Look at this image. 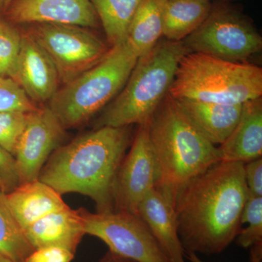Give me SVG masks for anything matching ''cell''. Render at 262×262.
<instances>
[{
	"label": "cell",
	"instance_id": "cell-1",
	"mask_svg": "<svg viewBox=\"0 0 262 262\" xmlns=\"http://www.w3.org/2000/svg\"><path fill=\"white\" fill-rule=\"evenodd\" d=\"M244 164L219 162L179 189L174 208L185 251L218 254L235 241L248 194Z\"/></svg>",
	"mask_w": 262,
	"mask_h": 262
},
{
	"label": "cell",
	"instance_id": "cell-2",
	"mask_svg": "<svg viewBox=\"0 0 262 262\" xmlns=\"http://www.w3.org/2000/svg\"><path fill=\"white\" fill-rule=\"evenodd\" d=\"M131 142L130 126L95 128L55 150L38 179L61 195L89 196L99 213L115 211L114 181Z\"/></svg>",
	"mask_w": 262,
	"mask_h": 262
},
{
	"label": "cell",
	"instance_id": "cell-3",
	"mask_svg": "<svg viewBox=\"0 0 262 262\" xmlns=\"http://www.w3.org/2000/svg\"><path fill=\"white\" fill-rule=\"evenodd\" d=\"M148 135L159 169V189L174 206L179 189L220 162L218 146L194 126L168 94L147 122Z\"/></svg>",
	"mask_w": 262,
	"mask_h": 262
},
{
	"label": "cell",
	"instance_id": "cell-4",
	"mask_svg": "<svg viewBox=\"0 0 262 262\" xmlns=\"http://www.w3.org/2000/svg\"><path fill=\"white\" fill-rule=\"evenodd\" d=\"M188 53L182 42L166 40L139 57L126 83L94 122V129L149 121L168 94L179 62Z\"/></svg>",
	"mask_w": 262,
	"mask_h": 262
},
{
	"label": "cell",
	"instance_id": "cell-5",
	"mask_svg": "<svg viewBox=\"0 0 262 262\" xmlns=\"http://www.w3.org/2000/svg\"><path fill=\"white\" fill-rule=\"evenodd\" d=\"M138 59L127 39L112 46L97 64L58 89L48 107L65 130L81 126L116 97Z\"/></svg>",
	"mask_w": 262,
	"mask_h": 262
},
{
	"label": "cell",
	"instance_id": "cell-6",
	"mask_svg": "<svg viewBox=\"0 0 262 262\" xmlns=\"http://www.w3.org/2000/svg\"><path fill=\"white\" fill-rule=\"evenodd\" d=\"M168 94L175 99L243 105L261 98L262 70L251 63L188 53L179 62Z\"/></svg>",
	"mask_w": 262,
	"mask_h": 262
},
{
	"label": "cell",
	"instance_id": "cell-7",
	"mask_svg": "<svg viewBox=\"0 0 262 262\" xmlns=\"http://www.w3.org/2000/svg\"><path fill=\"white\" fill-rule=\"evenodd\" d=\"M189 53L234 63H246L262 48V38L251 22L237 10L218 7L196 31L182 41Z\"/></svg>",
	"mask_w": 262,
	"mask_h": 262
},
{
	"label": "cell",
	"instance_id": "cell-8",
	"mask_svg": "<svg viewBox=\"0 0 262 262\" xmlns=\"http://www.w3.org/2000/svg\"><path fill=\"white\" fill-rule=\"evenodd\" d=\"M27 33L49 57L63 84L97 64L110 49L88 28L77 26L35 24Z\"/></svg>",
	"mask_w": 262,
	"mask_h": 262
},
{
	"label": "cell",
	"instance_id": "cell-9",
	"mask_svg": "<svg viewBox=\"0 0 262 262\" xmlns=\"http://www.w3.org/2000/svg\"><path fill=\"white\" fill-rule=\"evenodd\" d=\"M80 211L85 234L101 239L111 252L136 262H170L139 215L123 211Z\"/></svg>",
	"mask_w": 262,
	"mask_h": 262
},
{
	"label": "cell",
	"instance_id": "cell-10",
	"mask_svg": "<svg viewBox=\"0 0 262 262\" xmlns=\"http://www.w3.org/2000/svg\"><path fill=\"white\" fill-rule=\"evenodd\" d=\"M130 146L114 181V208L137 215L141 200L159 182V169L150 144L147 122L139 125Z\"/></svg>",
	"mask_w": 262,
	"mask_h": 262
},
{
	"label": "cell",
	"instance_id": "cell-11",
	"mask_svg": "<svg viewBox=\"0 0 262 262\" xmlns=\"http://www.w3.org/2000/svg\"><path fill=\"white\" fill-rule=\"evenodd\" d=\"M65 136V129L47 106L30 113L13 155L21 184L37 180L45 164L61 146Z\"/></svg>",
	"mask_w": 262,
	"mask_h": 262
},
{
	"label": "cell",
	"instance_id": "cell-12",
	"mask_svg": "<svg viewBox=\"0 0 262 262\" xmlns=\"http://www.w3.org/2000/svg\"><path fill=\"white\" fill-rule=\"evenodd\" d=\"M8 16L16 24H57L95 28L98 17L90 0H13Z\"/></svg>",
	"mask_w": 262,
	"mask_h": 262
},
{
	"label": "cell",
	"instance_id": "cell-13",
	"mask_svg": "<svg viewBox=\"0 0 262 262\" xmlns=\"http://www.w3.org/2000/svg\"><path fill=\"white\" fill-rule=\"evenodd\" d=\"M13 80L37 105L49 102L59 89L56 67L27 32L21 34L20 53Z\"/></svg>",
	"mask_w": 262,
	"mask_h": 262
},
{
	"label": "cell",
	"instance_id": "cell-14",
	"mask_svg": "<svg viewBox=\"0 0 262 262\" xmlns=\"http://www.w3.org/2000/svg\"><path fill=\"white\" fill-rule=\"evenodd\" d=\"M137 215L146 224L170 262H185V250L179 238L175 208L158 188L143 198Z\"/></svg>",
	"mask_w": 262,
	"mask_h": 262
},
{
	"label": "cell",
	"instance_id": "cell-15",
	"mask_svg": "<svg viewBox=\"0 0 262 262\" xmlns=\"http://www.w3.org/2000/svg\"><path fill=\"white\" fill-rule=\"evenodd\" d=\"M24 233L34 250L56 246L74 253L85 234L80 210L75 211L69 206L34 222Z\"/></svg>",
	"mask_w": 262,
	"mask_h": 262
},
{
	"label": "cell",
	"instance_id": "cell-16",
	"mask_svg": "<svg viewBox=\"0 0 262 262\" xmlns=\"http://www.w3.org/2000/svg\"><path fill=\"white\" fill-rule=\"evenodd\" d=\"M218 150L220 162L246 163L261 158V98L243 104L238 122Z\"/></svg>",
	"mask_w": 262,
	"mask_h": 262
},
{
	"label": "cell",
	"instance_id": "cell-17",
	"mask_svg": "<svg viewBox=\"0 0 262 262\" xmlns=\"http://www.w3.org/2000/svg\"><path fill=\"white\" fill-rule=\"evenodd\" d=\"M5 198L24 231L46 215L68 207L61 194L39 179L20 184Z\"/></svg>",
	"mask_w": 262,
	"mask_h": 262
},
{
	"label": "cell",
	"instance_id": "cell-18",
	"mask_svg": "<svg viewBox=\"0 0 262 262\" xmlns=\"http://www.w3.org/2000/svg\"><path fill=\"white\" fill-rule=\"evenodd\" d=\"M175 100L194 126L215 146L220 145L228 138L242 113L243 105L221 104L187 98Z\"/></svg>",
	"mask_w": 262,
	"mask_h": 262
},
{
	"label": "cell",
	"instance_id": "cell-19",
	"mask_svg": "<svg viewBox=\"0 0 262 262\" xmlns=\"http://www.w3.org/2000/svg\"><path fill=\"white\" fill-rule=\"evenodd\" d=\"M212 9L210 0H165L163 35L167 40L182 42L204 23Z\"/></svg>",
	"mask_w": 262,
	"mask_h": 262
},
{
	"label": "cell",
	"instance_id": "cell-20",
	"mask_svg": "<svg viewBox=\"0 0 262 262\" xmlns=\"http://www.w3.org/2000/svg\"><path fill=\"white\" fill-rule=\"evenodd\" d=\"M165 0H142L133 17L127 41L138 57L149 53L163 36Z\"/></svg>",
	"mask_w": 262,
	"mask_h": 262
},
{
	"label": "cell",
	"instance_id": "cell-21",
	"mask_svg": "<svg viewBox=\"0 0 262 262\" xmlns=\"http://www.w3.org/2000/svg\"><path fill=\"white\" fill-rule=\"evenodd\" d=\"M112 46L126 40L131 20L142 0H90Z\"/></svg>",
	"mask_w": 262,
	"mask_h": 262
},
{
	"label": "cell",
	"instance_id": "cell-22",
	"mask_svg": "<svg viewBox=\"0 0 262 262\" xmlns=\"http://www.w3.org/2000/svg\"><path fill=\"white\" fill-rule=\"evenodd\" d=\"M34 251L0 192V253L12 261L24 262Z\"/></svg>",
	"mask_w": 262,
	"mask_h": 262
},
{
	"label": "cell",
	"instance_id": "cell-23",
	"mask_svg": "<svg viewBox=\"0 0 262 262\" xmlns=\"http://www.w3.org/2000/svg\"><path fill=\"white\" fill-rule=\"evenodd\" d=\"M241 225L248 224L246 228L241 229L235 239L239 246L250 248L262 243V196L248 193L241 215Z\"/></svg>",
	"mask_w": 262,
	"mask_h": 262
},
{
	"label": "cell",
	"instance_id": "cell-24",
	"mask_svg": "<svg viewBox=\"0 0 262 262\" xmlns=\"http://www.w3.org/2000/svg\"><path fill=\"white\" fill-rule=\"evenodd\" d=\"M21 34L0 20V76L13 79L20 53Z\"/></svg>",
	"mask_w": 262,
	"mask_h": 262
},
{
	"label": "cell",
	"instance_id": "cell-25",
	"mask_svg": "<svg viewBox=\"0 0 262 262\" xmlns=\"http://www.w3.org/2000/svg\"><path fill=\"white\" fill-rule=\"evenodd\" d=\"M38 107L15 80L0 76V113H32Z\"/></svg>",
	"mask_w": 262,
	"mask_h": 262
},
{
	"label": "cell",
	"instance_id": "cell-26",
	"mask_svg": "<svg viewBox=\"0 0 262 262\" xmlns=\"http://www.w3.org/2000/svg\"><path fill=\"white\" fill-rule=\"evenodd\" d=\"M30 113L3 112L0 113V146L12 155L19 138L27 125Z\"/></svg>",
	"mask_w": 262,
	"mask_h": 262
},
{
	"label": "cell",
	"instance_id": "cell-27",
	"mask_svg": "<svg viewBox=\"0 0 262 262\" xmlns=\"http://www.w3.org/2000/svg\"><path fill=\"white\" fill-rule=\"evenodd\" d=\"M21 184L13 155L0 146V189L8 194Z\"/></svg>",
	"mask_w": 262,
	"mask_h": 262
},
{
	"label": "cell",
	"instance_id": "cell-28",
	"mask_svg": "<svg viewBox=\"0 0 262 262\" xmlns=\"http://www.w3.org/2000/svg\"><path fill=\"white\" fill-rule=\"evenodd\" d=\"M75 254L66 248L49 246L34 250L24 262H72Z\"/></svg>",
	"mask_w": 262,
	"mask_h": 262
},
{
	"label": "cell",
	"instance_id": "cell-29",
	"mask_svg": "<svg viewBox=\"0 0 262 262\" xmlns=\"http://www.w3.org/2000/svg\"><path fill=\"white\" fill-rule=\"evenodd\" d=\"M244 177L248 193L262 196L261 158L244 164Z\"/></svg>",
	"mask_w": 262,
	"mask_h": 262
},
{
	"label": "cell",
	"instance_id": "cell-30",
	"mask_svg": "<svg viewBox=\"0 0 262 262\" xmlns=\"http://www.w3.org/2000/svg\"><path fill=\"white\" fill-rule=\"evenodd\" d=\"M251 248V262H262V243L254 245ZM185 258L191 262H205L198 257L196 253L185 251Z\"/></svg>",
	"mask_w": 262,
	"mask_h": 262
},
{
	"label": "cell",
	"instance_id": "cell-31",
	"mask_svg": "<svg viewBox=\"0 0 262 262\" xmlns=\"http://www.w3.org/2000/svg\"><path fill=\"white\" fill-rule=\"evenodd\" d=\"M99 262H136L132 261V260L128 259V258L122 257V256H118L111 251L106 253L104 256L101 258V261Z\"/></svg>",
	"mask_w": 262,
	"mask_h": 262
},
{
	"label": "cell",
	"instance_id": "cell-32",
	"mask_svg": "<svg viewBox=\"0 0 262 262\" xmlns=\"http://www.w3.org/2000/svg\"><path fill=\"white\" fill-rule=\"evenodd\" d=\"M0 262H15L12 261L11 259H10L9 258L7 257L6 256H5L3 253H0Z\"/></svg>",
	"mask_w": 262,
	"mask_h": 262
},
{
	"label": "cell",
	"instance_id": "cell-33",
	"mask_svg": "<svg viewBox=\"0 0 262 262\" xmlns=\"http://www.w3.org/2000/svg\"><path fill=\"white\" fill-rule=\"evenodd\" d=\"M13 0H0V7H7Z\"/></svg>",
	"mask_w": 262,
	"mask_h": 262
},
{
	"label": "cell",
	"instance_id": "cell-34",
	"mask_svg": "<svg viewBox=\"0 0 262 262\" xmlns=\"http://www.w3.org/2000/svg\"><path fill=\"white\" fill-rule=\"evenodd\" d=\"M0 192H1V189H0Z\"/></svg>",
	"mask_w": 262,
	"mask_h": 262
}]
</instances>
